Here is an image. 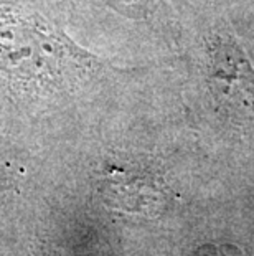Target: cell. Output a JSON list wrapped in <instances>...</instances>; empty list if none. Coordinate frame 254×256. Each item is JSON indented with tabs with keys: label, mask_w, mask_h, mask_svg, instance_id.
Wrapping results in <instances>:
<instances>
[{
	"label": "cell",
	"mask_w": 254,
	"mask_h": 256,
	"mask_svg": "<svg viewBox=\"0 0 254 256\" xmlns=\"http://www.w3.org/2000/svg\"><path fill=\"white\" fill-rule=\"evenodd\" d=\"M104 74V63L69 38L46 0H0L3 108H66Z\"/></svg>",
	"instance_id": "1"
},
{
	"label": "cell",
	"mask_w": 254,
	"mask_h": 256,
	"mask_svg": "<svg viewBox=\"0 0 254 256\" xmlns=\"http://www.w3.org/2000/svg\"><path fill=\"white\" fill-rule=\"evenodd\" d=\"M208 84L215 104L254 136V64L231 32H218L208 52Z\"/></svg>",
	"instance_id": "2"
}]
</instances>
